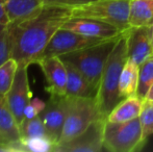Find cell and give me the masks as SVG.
Segmentation results:
<instances>
[{"label":"cell","instance_id":"6da1fadb","mask_svg":"<svg viewBox=\"0 0 153 152\" xmlns=\"http://www.w3.org/2000/svg\"><path fill=\"white\" fill-rule=\"evenodd\" d=\"M71 17L70 7L44 5L36 14L12 22L13 59L18 64H36L55 33Z\"/></svg>","mask_w":153,"mask_h":152},{"label":"cell","instance_id":"7a4b0ae2","mask_svg":"<svg viewBox=\"0 0 153 152\" xmlns=\"http://www.w3.org/2000/svg\"><path fill=\"white\" fill-rule=\"evenodd\" d=\"M129 29L118 39L103 70L96 95L99 115L106 120L111 110L122 99L119 93V81L125 63L128 59L127 35Z\"/></svg>","mask_w":153,"mask_h":152},{"label":"cell","instance_id":"3957f363","mask_svg":"<svg viewBox=\"0 0 153 152\" xmlns=\"http://www.w3.org/2000/svg\"><path fill=\"white\" fill-rule=\"evenodd\" d=\"M122 36V35H121ZM117 38L108 39L96 45L64 54L61 59L64 62L73 65L85 75L91 85L98 91L103 70L105 68L108 57L117 43Z\"/></svg>","mask_w":153,"mask_h":152},{"label":"cell","instance_id":"277c9868","mask_svg":"<svg viewBox=\"0 0 153 152\" xmlns=\"http://www.w3.org/2000/svg\"><path fill=\"white\" fill-rule=\"evenodd\" d=\"M146 140L140 118L127 122L105 120L103 128V149L111 152H134L143 148Z\"/></svg>","mask_w":153,"mask_h":152},{"label":"cell","instance_id":"5b68a950","mask_svg":"<svg viewBox=\"0 0 153 152\" xmlns=\"http://www.w3.org/2000/svg\"><path fill=\"white\" fill-rule=\"evenodd\" d=\"M130 0H95L90 3L71 8L72 17H82L109 23L123 31L129 26Z\"/></svg>","mask_w":153,"mask_h":152},{"label":"cell","instance_id":"8992f818","mask_svg":"<svg viewBox=\"0 0 153 152\" xmlns=\"http://www.w3.org/2000/svg\"><path fill=\"white\" fill-rule=\"evenodd\" d=\"M99 118L100 115L96 97L71 98L70 108L67 115L62 133L57 144H62L74 139Z\"/></svg>","mask_w":153,"mask_h":152},{"label":"cell","instance_id":"52a82bcc","mask_svg":"<svg viewBox=\"0 0 153 152\" xmlns=\"http://www.w3.org/2000/svg\"><path fill=\"white\" fill-rule=\"evenodd\" d=\"M103 41H105V39L87 37V36L80 35V33H77L75 31L62 27L55 33V35L48 43L39 61L43 59H47V57L62 56L67 53L74 52V51L96 45L98 43L103 42Z\"/></svg>","mask_w":153,"mask_h":152},{"label":"cell","instance_id":"ba28073f","mask_svg":"<svg viewBox=\"0 0 153 152\" xmlns=\"http://www.w3.org/2000/svg\"><path fill=\"white\" fill-rule=\"evenodd\" d=\"M70 104L71 97L69 96L50 95L46 106L40 114L46 128L47 136L54 145H56L61 139Z\"/></svg>","mask_w":153,"mask_h":152},{"label":"cell","instance_id":"9c48e42d","mask_svg":"<svg viewBox=\"0 0 153 152\" xmlns=\"http://www.w3.org/2000/svg\"><path fill=\"white\" fill-rule=\"evenodd\" d=\"M27 64H19L14 82L5 97L6 104L14 115L18 125L24 121V110L31 101V91L28 81Z\"/></svg>","mask_w":153,"mask_h":152},{"label":"cell","instance_id":"30bf717a","mask_svg":"<svg viewBox=\"0 0 153 152\" xmlns=\"http://www.w3.org/2000/svg\"><path fill=\"white\" fill-rule=\"evenodd\" d=\"M104 119H97L80 134L53 147L54 152H100L103 150Z\"/></svg>","mask_w":153,"mask_h":152},{"label":"cell","instance_id":"8fae6325","mask_svg":"<svg viewBox=\"0 0 153 152\" xmlns=\"http://www.w3.org/2000/svg\"><path fill=\"white\" fill-rule=\"evenodd\" d=\"M62 28L75 31L87 37L105 39V40L117 38L127 31H123L115 25L103 21L91 18H82V17H71L62 25Z\"/></svg>","mask_w":153,"mask_h":152},{"label":"cell","instance_id":"7c38bea8","mask_svg":"<svg viewBox=\"0 0 153 152\" xmlns=\"http://www.w3.org/2000/svg\"><path fill=\"white\" fill-rule=\"evenodd\" d=\"M128 59L141 65L153 56L152 24L130 28L127 35Z\"/></svg>","mask_w":153,"mask_h":152},{"label":"cell","instance_id":"4fadbf2b","mask_svg":"<svg viewBox=\"0 0 153 152\" xmlns=\"http://www.w3.org/2000/svg\"><path fill=\"white\" fill-rule=\"evenodd\" d=\"M46 79V91L50 95H66L68 71L61 56L47 57L38 62Z\"/></svg>","mask_w":153,"mask_h":152},{"label":"cell","instance_id":"5bb4252c","mask_svg":"<svg viewBox=\"0 0 153 152\" xmlns=\"http://www.w3.org/2000/svg\"><path fill=\"white\" fill-rule=\"evenodd\" d=\"M0 149L24 151L20 139L19 125L8 108L5 99H0Z\"/></svg>","mask_w":153,"mask_h":152},{"label":"cell","instance_id":"9a60e30c","mask_svg":"<svg viewBox=\"0 0 153 152\" xmlns=\"http://www.w3.org/2000/svg\"><path fill=\"white\" fill-rule=\"evenodd\" d=\"M68 71L66 95L71 98L79 97H96L97 90L91 85L85 75L73 65L65 62Z\"/></svg>","mask_w":153,"mask_h":152},{"label":"cell","instance_id":"2e32d148","mask_svg":"<svg viewBox=\"0 0 153 152\" xmlns=\"http://www.w3.org/2000/svg\"><path fill=\"white\" fill-rule=\"evenodd\" d=\"M145 101L137 95L124 98L115 106L106 120L111 122H127L140 118Z\"/></svg>","mask_w":153,"mask_h":152},{"label":"cell","instance_id":"e0dca14e","mask_svg":"<svg viewBox=\"0 0 153 152\" xmlns=\"http://www.w3.org/2000/svg\"><path fill=\"white\" fill-rule=\"evenodd\" d=\"M8 22H17L38 13L45 5L44 0H3Z\"/></svg>","mask_w":153,"mask_h":152},{"label":"cell","instance_id":"ac0fdd59","mask_svg":"<svg viewBox=\"0 0 153 152\" xmlns=\"http://www.w3.org/2000/svg\"><path fill=\"white\" fill-rule=\"evenodd\" d=\"M128 22L131 28L153 24V0H130Z\"/></svg>","mask_w":153,"mask_h":152},{"label":"cell","instance_id":"d6986e66","mask_svg":"<svg viewBox=\"0 0 153 152\" xmlns=\"http://www.w3.org/2000/svg\"><path fill=\"white\" fill-rule=\"evenodd\" d=\"M139 69L140 65L131 59H127L119 81V93L122 99L129 96H133L137 93V83H139Z\"/></svg>","mask_w":153,"mask_h":152},{"label":"cell","instance_id":"ffe728a7","mask_svg":"<svg viewBox=\"0 0 153 152\" xmlns=\"http://www.w3.org/2000/svg\"><path fill=\"white\" fill-rule=\"evenodd\" d=\"M21 140H28L33 138H48L44 122L40 115L32 119H25L19 125Z\"/></svg>","mask_w":153,"mask_h":152},{"label":"cell","instance_id":"44dd1931","mask_svg":"<svg viewBox=\"0 0 153 152\" xmlns=\"http://www.w3.org/2000/svg\"><path fill=\"white\" fill-rule=\"evenodd\" d=\"M153 83V56L140 65L139 83L135 95L145 101V98Z\"/></svg>","mask_w":153,"mask_h":152},{"label":"cell","instance_id":"7402d4cb","mask_svg":"<svg viewBox=\"0 0 153 152\" xmlns=\"http://www.w3.org/2000/svg\"><path fill=\"white\" fill-rule=\"evenodd\" d=\"M18 62L14 59H8L0 66V99H5L14 82L16 72L18 69Z\"/></svg>","mask_w":153,"mask_h":152},{"label":"cell","instance_id":"603a6c76","mask_svg":"<svg viewBox=\"0 0 153 152\" xmlns=\"http://www.w3.org/2000/svg\"><path fill=\"white\" fill-rule=\"evenodd\" d=\"M13 26L10 23L0 33V66L13 59Z\"/></svg>","mask_w":153,"mask_h":152},{"label":"cell","instance_id":"cb8c5ba5","mask_svg":"<svg viewBox=\"0 0 153 152\" xmlns=\"http://www.w3.org/2000/svg\"><path fill=\"white\" fill-rule=\"evenodd\" d=\"M24 151L30 152H49L52 151L54 144L49 138H33L21 140Z\"/></svg>","mask_w":153,"mask_h":152},{"label":"cell","instance_id":"d4e9b609","mask_svg":"<svg viewBox=\"0 0 153 152\" xmlns=\"http://www.w3.org/2000/svg\"><path fill=\"white\" fill-rule=\"evenodd\" d=\"M140 120H141L142 129H143V136L145 140H147L153 134V103L144 104Z\"/></svg>","mask_w":153,"mask_h":152},{"label":"cell","instance_id":"484cf974","mask_svg":"<svg viewBox=\"0 0 153 152\" xmlns=\"http://www.w3.org/2000/svg\"><path fill=\"white\" fill-rule=\"evenodd\" d=\"M45 106H46V103L41 99H38V98L31 99V101L29 102V104L26 106L24 110V120L38 117L43 112Z\"/></svg>","mask_w":153,"mask_h":152},{"label":"cell","instance_id":"4316f807","mask_svg":"<svg viewBox=\"0 0 153 152\" xmlns=\"http://www.w3.org/2000/svg\"><path fill=\"white\" fill-rule=\"evenodd\" d=\"M95 0H44L45 5H54V6H62V7H76L83 4L90 3Z\"/></svg>","mask_w":153,"mask_h":152},{"label":"cell","instance_id":"83f0119b","mask_svg":"<svg viewBox=\"0 0 153 152\" xmlns=\"http://www.w3.org/2000/svg\"><path fill=\"white\" fill-rule=\"evenodd\" d=\"M0 22L4 23V24H8V19L6 16L5 12V6H4V1L3 0H0Z\"/></svg>","mask_w":153,"mask_h":152},{"label":"cell","instance_id":"f1b7e54d","mask_svg":"<svg viewBox=\"0 0 153 152\" xmlns=\"http://www.w3.org/2000/svg\"><path fill=\"white\" fill-rule=\"evenodd\" d=\"M145 103H153V83L150 87L149 91L147 93V96L145 98Z\"/></svg>","mask_w":153,"mask_h":152},{"label":"cell","instance_id":"f546056e","mask_svg":"<svg viewBox=\"0 0 153 152\" xmlns=\"http://www.w3.org/2000/svg\"><path fill=\"white\" fill-rule=\"evenodd\" d=\"M8 24H4V23H1L0 22V33H2V31H3V29L5 28L6 26H7Z\"/></svg>","mask_w":153,"mask_h":152},{"label":"cell","instance_id":"4dcf8cb0","mask_svg":"<svg viewBox=\"0 0 153 152\" xmlns=\"http://www.w3.org/2000/svg\"><path fill=\"white\" fill-rule=\"evenodd\" d=\"M152 39H153V24H152Z\"/></svg>","mask_w":153,"mask_h":152}]
</instances>
